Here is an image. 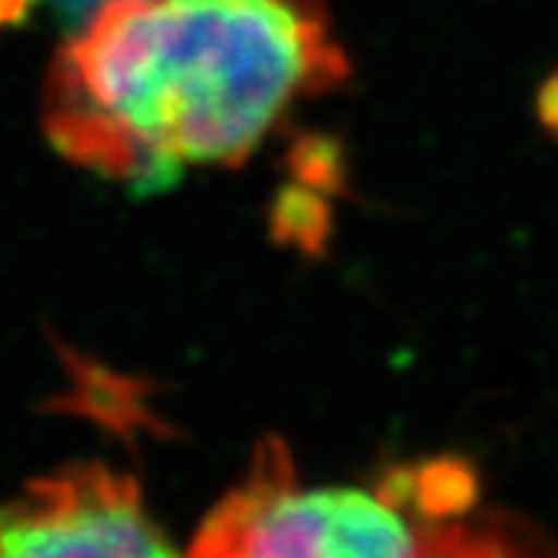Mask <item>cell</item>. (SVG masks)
I'll use <instances>...</instances> for the list:
<instances>
[{"mask_svg": "<svg viewBox=\"0 0 558 558\" xmlns=\"http://www.w3.org/2000/svg\"><path fill=\"white\" fill-rule=\"evenodd\" d=\"M348 72L323 0H106L53 65L47 128L65 156L156 193L186 161L240 165Z\"/></svg>", "mask_w": 558, "mask_h": 558, "instance_id": "obj_1", "label": "cell"}, {"mask_svg": "<svg viewBox=\"0 0 558 558\" xmlns=\"http://www.w3.org/2000/svg\"><path fill=\"white\" fill-rule=\"evenodd\" d=\"M193 556H543L546 534L509 512H475L457 524H425L373 490L295 487L282 438L255 447L248 478L202 521Z\"/></svg>", "mask_w": 558, "mask_h": 558, "instance_id": "obj_2", "label": "cell"}, {"mask_svg": "<svg viewBox=\"0 0 558 558\" xmlns=\"http://www.w3.org/2000/svg\"><path fill=\"white\" fill-rule=\"evenodd\" d=\"M174 546L143 509L137 481L100 462H75L32 481L0 506V556L156 558Z\"/></svg>", "mask_w": 558, "mask_h": 558, "instance_id": "obj_3", "label": "cell"}, {"mask_svg": "<svg viewBox=\"0 0 558 558\" xmlns=\"http://www.w3.org/2000/svg\"><path fill=\"white\" fill-rule=\"evenodd\" d=\"M481 478L465 457H435L410 465L407 512L425 524H457L475 512Z\"/></svg>", "mask_w": 558, "mask_h": 558, "instance_id": "obj_4", "label": "cell"}, {"mask_svg": "<svg viewBox=\"0 0 558 558\" xmlns=\"http://www.w3.org/2000/svg\"><path fill=\"white\" fill-rule=\"evenodd\" d=\"M270 236L277 245H289L307 258L326 255L332 240V208L326 193L304 183H289L274 196Z\"/></svg>", "mask_w": 558, "mask_h": 558, "instance_id": "obj_5", "label": "cell"}, {"mask_svg": "<svg viewBox=\"0 0 558 558\" xmlns=\"http://www.w3.org/2000/svg\"><path fill=\"white\" fill-rule=\"evenodd\" d=\"M286 168L295 183L314 186L326 196L344 193L348 186V156L336 137L304 134L286 153Z\"/></svg>", "mask_w": 558, "mask_h": 558, "instance_id": "obj_6", "label": "cell"}, {"mask_svg": "<svg viewBox=\"0 0 558 558\" xmlns=\"http://www.w3.org/2000/svg\"><path fill=\"white\" fill-rule=\"evenodd\" d=\"M537 116L539 124H543L549 134H558V72H553L549 78L543 81V87H539Z\"/></svg>", "mask_w": 558, "mask_h": 558, "instance_id": "obj_7", "label": "cell"}, {"mask_svg": "<svg viewBox=\"0 0 558 558\" xmlns=\"http://www.w3.org/2000/svg\"><path fill=\"white\" fill-rule=\"evenodd\" d=\"M35 0H0V22H20Z\"/></svg>", "mask_w": 558, "mask_h": 558, "instance_id": "obj_8", "label": "cell"}]
</instances>
